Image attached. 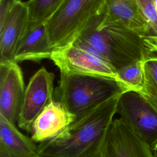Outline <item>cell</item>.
<instances>
[{"mask_svg":"<svg viewBox=\"0 0 157 157\" xmlns=\"http://www.w3.org/2000/svg\"><path fill=\"white\" fill-rule=\"evenodd\" d=\"M71 43L99 55L116 71L136 61L157 60V38L106 21L101 14L93 17Z\"/></svg>","mask_w":157,"mask_h":157,"instance_id":"obj_1","label":"cell"},{"mask_svg":"<svg viewBox=\"0 0 157 157\" xmlns=\"http://www.w3.org/2000/svg\"><path fill=\"white\" fill-rule=\"evenodd\" d=\"M120 96L76 119L58 136L39 143L42 157H100L107 132L117 113Z\"/></svg>","mask_w":157,"mask_h":157,"instance_id":"obj_2","label":"cell"},{"mask_svg":"<svg viewBox=\"0 0 157 157\" xmlns=\"http://www.w3.org/2000/svg\"><path fill=\"white\" fill-rule=\"evenodd\" d=\"M127 91L113 77L61 72L54 99L59 101L76 120Z\"/></svg>","mask_w":157,"mask_h":157,"instance_id":"obj_3","label":"cell"},{"mask_svg":"<svg viewBox=\"0 0 157 157\" xmlns=\"http://www.w3.org/2000/svg\"><path fill=\"white\" fill-rule=\"evenodd\" d=\"M105 0H64L45 23L52 47L55 49L71 44L88 22L99 11Z\"/></svg>","mask_w":157,"mask_h":157,"instance_id":"obj_4","label":"cell"},{"mask_svg":"<svg viewBox=\"0 0 157 157\" xmlns=\"http://www.w3.org/2000/svg\"><path fill=\"white\" fill-rule=\"evenodd\" d=\"M117 113L148 145L157 140V110L140 93L132 90L122 93Z\"/></svg>","mask_w":157,"mask_h":157,"instance_id":"obj_5","label":"cell"},{"mask_svg":"<svg viewBox=\"0 0 157 157\" xmlns=\"http://www.w3.org/2000/svg\"><path fill=\"white\" fill-rule=\"evenodd\" d=\"M50 59L60 72H72L116 77L117 71L107 61L90 50L71 43L53 50Z\"/></svg>","mask_w":157,"mask_h":157,"instance_id":"obj_6","label":"cell"},{"mask_svg":"<svg viewBox=\"0 0 157 157\" xmlns=\"http://www.w3.org/2000/svg\"><path fill=\"white\" fill-rule=\"evenodd\" d=\"M54 78L55 75L45 67L40 68L30 78L17 121L18 126L22 130L31 133L34 121L54 100Z\"/></svg>","mask_w":157,"mask_h":157,"instance_id":"obj_7","label":"cell"},{"mask_svg":"<svg viewBox=\"0 0 157 157\" xmlns=\"http://www.w3.org/2000/svg\"><path fill=\"white\" fill-rule=\"evenodd\" d=\"M26 87L22 71L15 61L0 62V115L16 124Z\"/></svg>","mask_w":157,"mask_h":157,"instance_id":"obj_8","label":"cell"},{"mask_svg":"<svg viewBox=\"0 0 157 157\" xmlns=\"http://www.w3.org/2000/svg\"><path fill=\"white\" fill-rule=\"evenodd\" d=\"M100 157H153L150 147L120 118H114Z\"/></svg>","mask_w":157,"mask_h":157,"instance_id":"obj_9","label":"cell"},{"mask_svg":"<svg viewBox=\"0 0 157 157\" xmlns=\"http://www.w3.org/2000/svg\"><path fill=\"white\" fill-rule=\"evenodd\" d=\"M99 14L106 21L120 24L140 36L157 38L134 0H105Z\"/></svg>","mask_w":157,"mask_h":157,"instance_id":"obj_10","label":"cell"},{"mask_svg":"<svg viewBox=\"0 0 157 157\" xmlns=\"http://www.w3.org/2000/svg\"><path fill=\"white\" fill-rule=\"evenodd\" d=\"M29 13L26 2L17 0L0 23V62L14 61L16 47L29 25Z\"/></svg>","mask_w":157,"mask_h":157,"instance_id":"obj_11","label":"cell"},{"mask_svg":"<svg viewBox=\"0 0 157 157\" xmlns=\"http://www.w3.org/2000/svg\"><path fill=\"white\" fill-rule=\"evenodd\" d=\"M75 120L59 102L53 100L37 117L31 126V138L42 143L53 139Z\"/></svg>","mask_w":157,"mask_h":157,"instance_id":"obj_12","label":"cell"},{"mask_svg":"<svg viewBox=\"0 0 157 157\" xmlns=\"http://www.w3.org/2000/svg\"><path fill=\"white\" fill-rule=\"evenodd\" d=\"M52 47L45 23L29 26L19 41L13 56L16 63L23 61H40L51 58Z\"/></svg>","mask_w":157,"mask_h":157,"instance_id":"obj_13","label":"cell"},{"mask_svg":"<svg viewBox=\"0 0 157 157\" xmlns=\"http://www.w3.org/2000/svg\"><path fill=\"white\" fill-rule=\"evenodd\" d=\"M0 157H42L37 145L0 115Z\"/></svg>","mask_w":157,"mask_h":157,"instance_id":"obj_14","label":"cell"},{"mask_svg":"<svg viewBox=\"0 0 157 157\" xmlns=\"http://www.w3.org/2000/svg\"><path fill=\"white\" fill-rule=\"evenodd\" d=\"M143 61H136L117 71L115 78L128 91L140 93L144 88L145 72Z\"/></svg>","mask_w":157,"mask_h":157,"instance_id":"obj_15","label":"cell"},{"mask_svg":"<svg viewBox=\"0 0 157 157\" xmlns=\"http://www.w3.org/2000/svg\"><path fill=\"white\" fill-rule=\"evenodd\" d=\"M64 0H29L26 2L29 13V25L45 23L57 11Z\"/></svg>","mask_w":157,"mask_h":157,"instance_id":"obj_16","label":"cell"},{"mask_svg":"<svg viewBox=\"0 0 157 157\" xmlns=\"http://www.w3.org/2000/svg\"><path fill=\"white\" fill-rule=\"evenodd\" d=\"M144 85L140 93L157 110V60L145 62Z\"/></svg>","mask_w":157,"mask_h":157,"instance_id":"obj_17","label":"cell"},{"mask_svg":"<svg viewBox=\"0 0 157 157\" xmlns=\"http://www.w3.org/2000/svg\"><path fill=\"white\" fill-rule=\"evenodd\" d=\"M141 14L157 36V14L153 0H134Z\"/></svg>","mask_w":157,"mask_h":157,"instance_id":"obj_18","label":"cell"},{"mask_svg":"<svg viewBox=\"0 0 157 157\" xmlns=\"http://www.w3.org/2000/svg\"><path fill=\"white\" fill-rule=\"evenodd\" d=\"M17 0H0V23L9 13Z\"/></svg>","mask_w":157,"mask_h":157,"instance_id":"obj_19","label":"cell"},{"mask_svg":"<svg viewBox=\"0 0 157 157\" xmlns=\"http://www.w3.org/2000/svg\"><path fill=\"white\" fill-rule=\"evenodd\" d=\"M150 149L153 157H157V140L151 146Z\"/></svg>","mask_w":157,"mask_h":157,"instance_id":"obj_20","label":"cell"},{"mask_svg":"<svg viewBox=\"0 0 157 157\" xmlns=\"http://www.w3.org/2000/svg\"><path fill=\"white\" fill-rule=\"evenodd\" d=\"M153 2H154L156 12V14H157V0H153Z\"/></svg>","mask_w":157,"mask_h":157,"instance_id":"obj_21","label":"cell"}]
</instances>
